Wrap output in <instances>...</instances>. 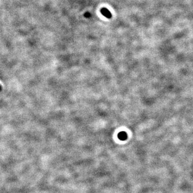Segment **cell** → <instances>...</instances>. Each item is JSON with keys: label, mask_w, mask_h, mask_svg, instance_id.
I'll list each match as a JSON object with an SVG mask.
<instances>
[{"label": "cell", "mask_w": 193, "mask_h": 193, "mask_svg": "<svg viewBox=\"0 0 193 193\" xmlns=\"http://www.w3.org/2000/svg\"><path fill=\"white\" fill-rule=\"evenodd\" d=\"M1 90V86H0V91Z\"/></svg>", "instance_id": "277c9868"}, {"label": "cell", "mask_w": 193, "mask_h": 193, "mask_svg": "<svg viewBox=\"0 0 193 193\" xmlns=\"http://www.w3.org/2000/svg\"><path fill=\"white\" fill-rule=\"evenodd\" d=\"M101 13L102 15L106 17L107 18H110L112 17V14H110V11L108 10L107 9L102 8L101 9Z\"/></svg>", "instance_id": "6da1fadb"}, {"label": "cell", "mask_w": 193, "mask_h": 193, "mask_svg": "<svg viewBox=\"0 0 193 193\" xmlns=\"http://www.w3.org/2000/svg\"><path fill=\"white\" fill-rule=\"evenodd\" d=\"M118 138L121 141H125L127 138V133L124 132H121L118 134Z\"/></svg>", "instance_id": "7a4b0ae2"}, {"label": "cell", "mask_w": 193, "mask_h": 193, "mask_svg": "<svg viewBox=\"0 0 193 193\" xmlns=\"http://www.w3.org/2000/svg\"><path fill=\"white\" fill-rule=\"evenodd\" d=\"M90 16H91V14H90L89 12H86L85 14V17L86 18H89V17H90Z\"/></svg>", "instance_id": "3957f363"}]
</instances>
